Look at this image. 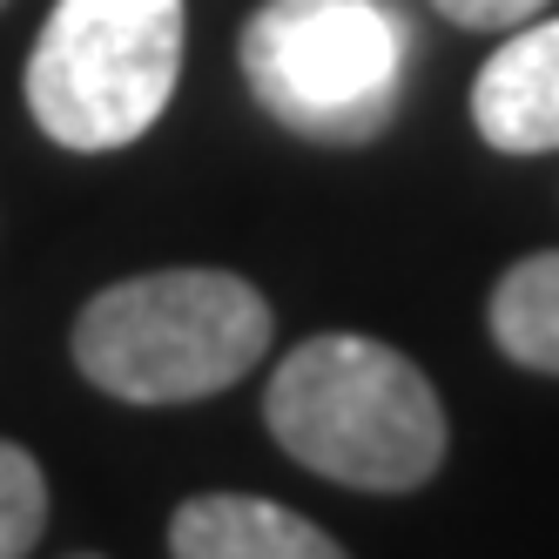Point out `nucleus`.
<instances>
[{
	"mask_svg": "<svg viewBox=\"0 0 559 559\" xmlns=\"http://www.w3.org/2000/svg\"><path fill=\"white\" fill-rule=\"evenodd\" d=\"M263 425L304 472L357 492H418L445 465V405L431 378L357 331L304 337L263 391Z\"/></svg>",
	"mask_w": 559,
	"mask_h": 559,
	"instance_id": "f257e3e1",
	"label": "nucleus"
},
{
	"mask_svg": "<svg viewBox=\"0 0 559 559\" xmlns=\"http://www.w3.org/2000/svg\"><path fill=\"white\" fill-rule=\"evenodd\" d=\"M270 304L236 270L122 276L74 317V365L122 405H195L250 378L270 350Z\"/></svg>",
	"mask_w": 559,
	"mask_h": 559,
	"instance_id": "f03ea898",
	"label": "nucleus"
},
{
	"mask_svg": "<svg viewBox=\"0 0 559 559\" xmlns=\"http://www.w3.org/2000/svg\"><path fill=\"white\" fill-rule=\"evenodd\" d=\"M236 55L270 122L324 148H357L384 135L405 102L412 27L391 0H263Z\"/></svg>",
	"mask_w": 559,
	"mask_h": 559,
	"instance_id": "7ed1b4c3",
	"label": "nucleus"
},
{
	"mask_svg": "<svg viewBox=\"0 0 559 559\" xmlns=\"http://www.w3.org/2000/svg\"><path fill=\"white\" fill-rule=\"evenodd\" d=\"M182 74V0H55L27 55V108L74 155L129 148Z\"/></svg>",
	"mask_w": 559,
	"mask_h": 559,
	"instance_id": "20e7f679",
	"label": "nucleus"
},
{
	"mask_svg": "<svg viewBox=\"0 0 559 559\" xmlns=\"http://www.w3.org/2000/svg\"><path fill=\"white\" fill-rule=\"evenodd\" d=\"M472 122L499 155L559 148V21H533L478 68Z\"/></svg>",
	"mask_w": 559,
	"mask_h": 559,
	"instance_id": "39448f33",
	"label": "nucleus"
},
{
	"mask_svg": "<svg viewBox=\"0 0 559 559\" xmlns=\"http://www.w3.org/2000/svg\"><path fill=\"white\" fill-rule=\"evenodd\" d=\"M169 559H350L324 526L304 512L250 499V492H203L182 499L169 519Z\"/></svg>",
	"mask_w": 559,
	"mask_h": 559,
	"instance_id": "423d86ee",
	"label": "nucleus"
},
{
	"mask_svg": "<svg viewBox=\"0 0 559 559\" xmlns=\"http://www.w3.org/2000/svg\"><path fill=\"white\" fill-rule=\"evenodd\" d=\"M486 324H492V344L512 365L559 378V250L519 257L499 276L492 304H486Z\"/></svg>",
	"mask_w": 559,
	"mask_h": 559,
	"instance_id": "0eeeda50",
	"label": "nucleus"
},
{
	"mask_svg": "<svg viewBox=\"0 0 559 559\" xmlns=\"http://www.w3.org/2000/svg\"><path fill=\"white\" fill-rule=\"evenodd\" d=\"M48 526V478L27 445L0 438V559H27Z\"/></svg>",
	"mask_w": 559,
	"mask_h": 559,
	"instance_id": "6e6552de",
	"label": "nucleus"
},
{
	"mask_svg": "<svg viewBox=\"0 0 559 559\" xmlns=\"http://www.w3.org/2000/svg\"><path fill=\"white\" fill-rule=\"evenodd\" d=\"M438 14H445L452 27H478V34H492V27H526L546 0H431Z\"/></svg>",
	"mask_w": 559,
	"mask_h": 559,
	"instance_id": "1a4fd4ad",
	"label": "nucleus"
},
{
	"mask_svg": "<svg viewBox=\"0 0 559 559\" xmlns=\"http://www.w3.org/2000/svg\"><path fill=\"white\" fill-rule=\"evenodd\" d=\"M0 8H8V0H0Z\"/></svg>",
	"mask_w": 559,
	"mask_h": 559,
	"instance_id": "9d476101",
	"label": "nucleus"
}]
</instances>
